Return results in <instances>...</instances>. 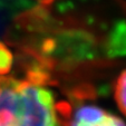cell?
<instances>
[{"mask_svg":"<svg viewBox=\"0 0 126 126\" xmlns=\"http://www.w3.org/2000/svg\"><path fill=\"white\" fill-rule=\"evenodd\" d=\"M69 104L57 100L43 75L0 77V126H70Z\"/></svg>","mask_w":126,"mask_h":126,"instance_id":"6da1fadb","label":"cell"},{"mask_svg":"<svg viewBox=\"0 0 126 126\" xmlns=\"http://www.w3.org/2000/svg\"><path fill=\"white\" fill-rule=\"evenodd\" d=\"M70 126H126L116 115L95 105H83L71 114Z\"/></svg>","mask_w":126,"mask_h":126,"instance_id":"7a4b0ae2","label":"cell"},{"mask_svg":"<svg viewBox=\"0 0 126 126\" xmlns=\"http://www.w3.org/2000/svg\"><path fill=\"white\" fill-rule=\"evenodd\" d=\"M114 98L119 110L126 116V69L122 71L115 81Z\"/></svg>","mask_w":126,"mask_h":126,"instance_id":"3957f363","label":"cell"},{"mask_svg":"<svg viewBox=\"0 0 126 126\" xmlns=\"http://www.w3.org/2000/svg\"><path fill=\"white\" fill-rule=\"evenodd\" d=\"M14 64V55L6 47L5 44L0 43V77H3L10 71Z\"/></svg>","mask_w":126,"mask_h":126,"instance_id":"277c9868","label":"cell"}]
</instances>
